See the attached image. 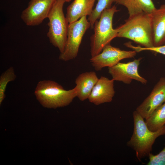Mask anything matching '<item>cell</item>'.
Segmentation results:
<instances>
[{
  "instance_id": "1",
  "label": "cell",
  "mask_w": 165,
  "mask_h": 165,
  "mask_svg": "<svg viewBox=\"0 0 165 165\" xmlns=\"http://www.w3.org/2000/svg\"><path fill=\"white\" fill-rule=\"evenodd\" d=\"M116 29L117 37L129 39L145 48L153 46L151 14L143 12L130 16Z\"/></svg>"
},
{
  "instance_id": "2",
  "label": "cell",
  "mask_w": 165,
  "mask_h": 165,
  "mask_svg": "<svg viewBox=\"0 0 165 165\" xmlns=\"http://www.w3.org/2000/svg\"><path fill=\"white\" fill-rule=\"evenodd\" d=\"M134 130L127 145L136 152L137 159L141 161L148 156L152 150V147L156 139L165 135V125L155 131L148 128L144 119L136 110L133 113Z\"/></svg>"
},
{
  "instance_id": "3",
  "label": "cell",
  "mask_w": 165,
  "mask_h": 165,
  "mask_svg": "<svg viewBox=\"0 0 165 165\" xmlns=\"http://www.w3.org/2000/svg\"><path fill=\"white\" fill-rule=\"evenodd\" d=\"M34 94L43 107L53 109L68 106L77 97L75 87L66 90L61 85L50 80L39 81L35 87Z\"/></svg>"
},
{
  "instance_id": "4",
  "label": "cell",
  "mask_w": 165,
  "mask_h": 165,
  "mask_svg": "<svg viewBox=\"0 0 165 165\" xmlns=\"http://www.w3.org/2000/svg\"><path fill=\"white\" fill-rule=\"evenodd\" d=\"M119 10L115 5L104 10L98 20L94 25V33L90 40V54L91 57L102 51L103 48L117 37V29L112 27V20L115 13Z\"/></svg>"
},
{
  "instance_id": "5",
  "label": "cell",
  "mask_w": 165,
  "mask_h": 165,
  "mask_svg": "<svg viewBox=\"0 0 165 165\" xmlns=\"http://www.w3.org/2000/svg\"><path fill=\"white\" fill-rule=\"evenodd\" d=\"M65 2V0H56L47 17L49 21L47 36L50 43L58 48L60 53L64 49L69 24L63 12V6Z\"/></svg>"
},
{
  "instance_id": "6",
  "label": "cell",
  "mask_w": 165,
  "mask_h": 165,
  "mask_svg": "<svg viewBox=\"0 0 165 165\" xmlns=\"http://www.w3.org/2000/svg\"><path fill=\"white\" fill-rule=\"evenodd\" d=\"M90 27V24L86 16L69 24L64 49L59 57L60 60L66 61L76 58L83 36Z\"/></svg>"
},
{
  "instance_id": "7",
  "label": "cell",
  "mask_w": 165,
  "mask_h": 165,
  "mask_svg": "<svg viewBox=\"0 0 165 165\" xmlns=\"http://www.w3.org/2000/svg\"><path fill=\"white\" fill-rule=\"evenodd\" d=\"M137 53L134 50H121L109 43L103 48L100 53L91 57L90 61L96 71H100L104 67L115 65L123 59L133 58Z\"/></svg>"
},
{
  "instance_id": "8",
  "label": "cell",
  "mask_w": 165,
  "mask_h": 165,
  "mask_svg": "<svg viewBox=\"0 0 165 165\" xmlns=\"http://www.w3.org/2000/svg\"><path fill=\"white\" fill-rule=\"evenodd\" d=\"M56 0H31L27 7L22 12L21 18L28 26H36L48 17Z\"/></svg>"
},
{
  "instance_id": "9",
  "label": "cell",
  "mask_w": 165,
  "mask_h": 165,
  "mask_svg": "<svg viewBox=\"0 0 165 165\" xmlns=\"http://www.w3.org/2000/svg\"><path fill=\"white\" fill-rule=\"evenodd\" d=\"M142 58L135 59L127 63L119 62L115 65L108 68V73L114 81H119L126 84H130L133 80L143 84L147 80L141 76L138 72V68Z\"/></svg>"
},
{
  "instance_id": "10",
  "label": "cell",
  "mask_w": 165,
  "mask_h": 165,
  "mask_svg": "<svg viewBox=\"0 0 165 165\" xmlns=\"http://www.w3.org/2000/svg\"><path fill=\"white\" fill-rule=\"evenodd\" d=\"M165 102V77L160 78L149 95L136 108V111L145 119Z\"/></svg>"
},
{
  "instance_id": "11",
  "label": "cell",
  "mask_w": 165,
  "mask_h": 165,
  "mask_svg": "<svg viewBox=\"0 0 165 165\" xmlns=\"http://www.w3.org/2000/svg\"><path fill=\"white\" fill-rule=\"evenodd\" d=\"M114 81L102 76L94 87L88 98L89 101L98 105L111 102L115 95Z\"/></svg>"
},
{
  "instance_id": "12",
  "label": "cell",
  "mask_w": 165,
  "mask_h": 165,
  "mask_svg": "<svg viewBox=\"0 0 165 165\" xmlns=\"http://www.w3.org/2000/svg\"><path fill=\"white\" fill-rule=\"evenodd\" d=\"M153 46L165 44V5L156 9L151 13Z\"/></svg>"
},
{
  "instance_id": "13",
  "label": "cell",
  "mask_w": 165,
  "mask_h": 165,
  "mask_svg": "<svg viewBox=\"0 0 165 165\" xmlns=\"http://www.w3.org/2000/svg\"><path fill=\"white\" fill-rule=\"evenodd\" d=\"M96 0H74L67 8L66 17L69 24L92 13Z\"/></svg>"
},
{
  "instance_id": "14",
  "label": "cell",
  "mask_w": 165,
  "mask_h": 165,
  "mask_svg": "<svg viewBox=\"0 0 165 165\" xmlns=\"http://www.w3.org/2000/svg\"><path fill=\"white\" fill-rule=\"evenodd\" d=\"M98 79L96 73L93 71L86 72L80 74L75 80L76 97L81 101L88 99Z\"/></svg>"
},
{
  "instance_id": "15",
  "label": "cell",
  "mask_w": 165,
  "mask_h": 165,
  "mask_svg": "<svg viewBox=\"0 0 165 165\" xmlns=\"http://www.w3.org/2000/svg\"><path fill=\"white\" fill-rule=\"evenodd\" d=\"M115 2L125 7L129 16L143 12L151 14L156 9L152 0H115Z\"/></svg>"
},
{
  "instance_id": "16",
  "label": "cell",
  "mask_w": 165,
  "mask_h": 165,
  "mask_svg": "<svg viewBox=\"0 0 165 165\" xmlns=\"http://www.w3.org/2000/svg\"><path fill=\"white\" fill-rule=\"evenodd\" d=\"M145 120L148 128L151 131H156L163 126L165 125V102Z\"/></svg>"
},
{
  "instance_id": "17",
  "label": "cell",
  "mask_w": 165,
  "mask_h": 165,
  "mask_svg": "<svg viewBox=\"0 0 165 165\" xmlns=\"http://www.w3.org/2000/svg\"><path fill=\"white\" fill-rule=\"evenodd\" d=\"M16 78L14 68L10 67L2 73L0 76V105L6 97L5 92L8 84Z\"/></svg>"
},
{
  "instance_id": "18",
  "label": "cell",
  "mask_w": 165,
  "mask_h": 165,
  "mask_svg": "<svg viewBox=\"0 0 165 165\" xmlns=\"http://www.w3.org/2000/svg\"><path fill=\"white\" fill-rule=\"evenodd\" d=\"M115 0H97L96 6L91 14L88 16V20L93 28L95 22L98 19L102 12L105 9L111 8Z\"/></svg>"
},
{
  "instance_id": "19",
  "label": "cell",
  "mask_w": 165,
  "mask_h": 165,
  "mask_svg": "<svg viewBox=\"0 0 165 165\" xmlns=\"http://www.w3.org/2000/svg\"><path fill=\"white\" fill-rule=\"evenodd\" d=\"M124 45L127 47L132 49L137 53L144 50H149L165 55V44L149 48H145L140 46H135L132 45L130 42L125 43Z\"/></svg>"
},
{
  "instance_id": "20",
  "label": "cell",
  "mask_w": 165,
  "mask_h": 165,
  "mask_svg": "<svg viewBox=\"0 0 165 165\" xmlns=\"http://www.w3.org/2000/svg\"><path fill=\"white\" fill-rule=\"evenodd\" d=\"M148 157L147 165H165V147L158 154L155 155L151 153Z\"/></svg>"
},
{
  "instance_id": "21",
  "label": "cell",
  "mask_w": 165,
  "mask_h": 165,
  "mask_svg": "<svg viewBox=\"0 0 165 165\" xmlns=\"http://www.w3.org/2000/svg\"><path fill=\"white\" fill-rule=\"evenodd\" d=\"M66 2H70L72 0H65Z\"/></svg>"
}]
</instances>
